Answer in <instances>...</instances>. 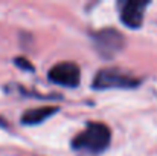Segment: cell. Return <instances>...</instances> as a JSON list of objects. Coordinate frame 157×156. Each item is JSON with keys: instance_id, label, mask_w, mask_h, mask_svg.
<instances>
[{"instance_id": "6da1fadb", "label": "cell", "mask_w": 157, "mask_h": 156, "mask_svg": "<svg viewBox=\"0 0 157 156\" xmlns=\"http://www.w3.org/2000/svg\"><path fill=\"white\" fill-rule=\"evenodd\" d=\"M110 139H111V132L105 124L90 122L72 141V146L76 150H86L90 153H101L108 147Z\"/></svg>"}, {"instance_id": "52a82bcc", "label": "cell", "mask_w": 157, "mask_h": 156, "mask_svg": "<svg viewBox=\"0 0 157 156\" xmlns=\"http://www.w3.org/2000/svg\"><path fill=\"white\" fill-rule=\"evenodd\" d=\"M15 64L20 66V67H23V69H29V70H32V64H31L29 60H26V58H15Z\"/></svg>"}, {"instance_id": "3957f363", "label": "cell", "mask_w": 157, "mask_h": 156, "mask_svg": "<svg viewBox=\"0 0 157 156\" xmlns=\"http://www.w3.org/2000/svg\"><path fill=\"white\" fill-rule=\"evenodd\" d=\"M93 42L96 45V49L101 55H104L107 58H111L114 55H117L122 51L125 42L124 37L119 31L113 29V28H107L101 29L93 35Z\"/></svg>"}, {"instance_id": "277c9868", "label": "cell", "mask_w": 157, "mask_h": 156, "mask_svg": "<svg viewBox=\"0 0 157 156\" xmlns=\"http://www.w3.org/2000/svg\"><path fill=\"white\" fill-rule=\"evenodd\" d=\"M49 78L56 84L67 86V87H76L81 80V70L78 64L72 61H63V63L55 64L49 70Z\"/></svg>"}, {"instance_id": "7a4b0ae2", "label": "cell", "mask_w": 157, "mask_h": 156, "mask_svg": "<svg viewBox=\"0 0 157 156\" xmlns=\"http://www.w3.org/2000/svg\"><path fill=\"white\" fill-rule=\"evenodd\" d=\"M137 84H139V80H136L128 72L117 67L101 69L93 80L95 89H116V87L127 89V87H136Z\"/></svg>"}, {"instance_id": "8992f818", "label": "cell", "mask_w": 157, "mask_h": 156, "mask_svg": "<svg viewBox=\"0 0 157 156\" xmlns=\"http://www.w3.org/2000/svg\"><path fill=\"white\" fill-rule=\"evenodd\" d=\"M56 107H38V109H31L26 110L21 115V122L26 126H34V124H40L44 119H48L49 116H52L56 112Z\"/></svg>"}, {"instance_id": "5b68a950", "label": "cell", "mask_w": 157, "mask_h": 156, "mask_svg": "<svg viewBox=\"0 0 157 156\" xmlns=\"http://www.w3.org/2000/svg\"><path fill=\"white\" fill-rule=\"evenodd\" d=\"M147 6H148V2H139V0L125 2L121 8V20L124 22V25H127L131 29L140 28Z\"/></svg>"}]
</instances>
